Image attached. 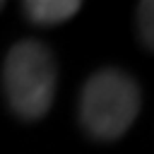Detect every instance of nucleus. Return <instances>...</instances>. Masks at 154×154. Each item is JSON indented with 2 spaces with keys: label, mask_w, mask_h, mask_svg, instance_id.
Listing matches in <instances>:
<instances>
[{
  "label": "nucleus",
  "mask_w": 154,
  "mask_h": 154,
  "mask_svg": "<svg viewBox=\"0 0 154 154\" xmlns=\"http://www.w3.org/2000/svg\"><path fill=\"white\" fill-rule=\"evenodd\" d=\"M140 113V87L116 67L94 72L79 99L82 125L99 140H116L130 130Z\"/></svg>",
  "instance_id": "f257e3e1"
},
{
  "label": "nucleus",
  "mask_w": 154,
  "mask_h": 154,
  "mask_svg": "<svg viewBox=\"0 0 154 154\" xmlns=\"http://www.w3.org/2000/svg\"><path fill=\"white\" fill-rule=\"evenodd\" d=\"M55 60L38 41H19L10 48L2 67L10 106L26 120L48 113L55 94Z\"/></svg>",
  "instance_id": "f03ea898"
},
{
  "label": "nucleus",
  "mask_w": 154,
  "mask_h": 154,
  "mask_svg": "<svg viewBox=\"0 0 154 154\" xmlns=\"http://www.w3.org/2000/svg\"><path fill=\"white\" fill-rule=\"evenodd\" d=\"M79 2L77 0H26L24 2V12L31 22L36 24H63L70 17H75L79 12Z\"/></svg>",
  "instance_id": "7ed1b4c3"
},
{
  "label": "nucleus",
  "mask_w": 154,
  "mask_h": 154,
  "mask_svg": "<svg viewBox=\"0 0 154 154\" xmlns=\"http://www.w3.org/2000/svg\"><path fill=\"white\" fill-rule=\"evenodd\" d=\"M137 26L144 46L154 51V0H144L137 5Z\"/></svg>",
  "instance_id": "20e7f679"
},
{
  "label": "nucleus",
  "mask_w": 154,
  "mask_h": 154,
  "mask_svg": "<svg viewBox=\"0 0 154 154\" xmlns=\"http://www.w3.org/2000/svg\"><path fill=\"white\" fill-rule=\"evenodd\" d=\"M0 7H2V2H0Z\"/></svg>",
  "instance_id": "39448f33"
}]
</instances>
